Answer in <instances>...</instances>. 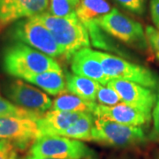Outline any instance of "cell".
Listing matches in <instances>:
<instances>
[{
    "label": "cell",
    "instance_id": "cell-1",
    "mask_svg": "<svg viewBox=\"0 0 159 159\" xmlns=\"http://www.w3.org/2000/svg\"><path fill=\"white\" fill-rule=\"evenodd\" d=\"M3 68L13 78L21 80L48 71H62L55 58L14 41L4 50Z\"/></svg>",
    "mask_w": 159,
    "mask_h": 159
},
{
    "label": "cell",
    "instance_id": "cell-2",
    "mask_svg": "<svg viewBox=\"0 0 159 159\" xmlns=\"http://www.w3.org/2000/svg\"><path fill=\"white\" fill-rule=\"evenodd\" d=\"M34 17L51 31L66 59H71L75 52L90 46L89 32L77 16L57 17L45 11Z\"/></svg>",
    "mask_w": 159,
    "mask_h": 159
},
{
    "label": "cell",
    "instance_id": "cell-3",
    "mask_svg": "<svg viewBox=\"0 0 159 159\" xmlns=\"http://www.w3.org/2000/svg\"><path fill=\"white\" fill-rule=\"evenodd\" d=\"M91 135L92 142L117 148L141 146L148 140L142 126L124 125L97 117Z\"/></svg>",
    "mask_w": 159,
    "mask_h": 159
},
{
    "label": "cell",
    "instance_id": "cell-4",
    "mask_svg": "<svg viewBox=\"0 0 159 159\" xmlns=\"http://www.w3.org/2000/svg\"><path fill=\"white\" fill-rule=\"evenodd\" d=\"M8 35L12 41L23 43L53 58L64 57L53 34L35 17L23 19L12 24Z\"/></svg>",
    "mask_w": 159,
    "mask_h": 159
},
{
    "label": "cell",
    "instance_id": "cell-5",
    "mask_svg": "<svg viewBox=\"0 0 159 159\" xmlns=\"http://www.w3.org/2000/svg\"><path fill=\"white\" fill-rule=\"evenodd\" d=\"M29 155L57 159H95L96 152L84 142L61 135L37 138L29 149Z\"/></svg>",
    "mask_w": 159,
    "mask_h": 159
},
{
    "label": "cell",
    "instance_id": "cell-6",
    "mask_svg": "<svg viewBox=\"0 0 159 159\" xmlns=\"http://www.w3.org/2000/svg\"><path fill=\"white\" fill-rule=\"evenodd\" d=\"M95 22L109 35L140 51L148 49L145 30L139 21L126 16L117 8L95 20Z\"/></svg>",
    "mask_w": 159,
    "mask_h": 159
},
{
    "label": "cell",
    "instance_id": "cell-7",
    "mask_svg": "<svg viewBox=\"0 0 159 159\" xmlns=\"http://www.w3.org/2000/svg\"><path fill=\"white\" fill-rule=\"evenodd\" d=\"M102 64L105 74L111 79L135 82L154 90L157 89L159 80L151 70L107 52L94 51Z\"/></svg>",
    "mask_w": 159,
    "mask_h": 159
},
{
    "label": "cell",
    "instance_id": "cell-8",
    "mask_svg": "<svg viewBox=\"0 0 159 159\" xmlns=\"http://www.w3.org/2000/svg\"><path fill=\"white\" fill-rule=\"evenodd\" d=\"M4 93L15 105L36 113L43 114L52 106V100L47 93L24 80L15 78L6 81Z\"/></svg>",
    "mask_w": 159,
    "mask_h": 159
},
{
    "label": "cell",
    "instance_id": "cell-9",
    "mask_svg": "<svg viewBox=\"0 0 159 159\" xmlns=\"http://www.w3.org/2000/svg\"><path fill=\"white\" fill-rule=\"evenodd\" d=\"M37 119L28 117H0V140L11 142L18 149H25L39 137Z\"/></svg>",
    "mask_w": 159,
    "mask_h": 159
},
{
    "label": "cell",
    "instance_id": "cell-10",
    "mask_svg": "<svg viewBox=\"0 0 159 159\" xmlns=\"http://www.w3.org/2000/svg\"><path fill=\"white\" fill-rule=\"evenodd\" d=\"M49 0H0V32L20 20L47 11Z\"/></svg>",
    "mask_w": 159,
    "mask_h": 159
},
{
    "label": "cell",
    "instance_id": "cell-11",
    "mask_svg": "<svg viewBox=\"0 0 159 159\" xmlns=\"http://www.w3.org/2000/svg\"><path fill=\"white\" fill-rule=\"evenodd\" d=\"M116 91L122 102L142 111L152 112L157 99V92L135 82L123 80L111 79L107 83Z\"/></svg>",
    "mask_w": 159,
    "mask_h": 159
},
{
    "label": "cell",
    "instance_id": "cell-12",
    "mask_svg": "<svg viewBox=\"0 0 159 159\" xmlns=\"http://www.w3.org/2000/svg\"><path fill=\"white\" fill-rule=\"evenodd\" d=\"M93 114L97 118L134 126L148 125L152 118V112L133 107L125 102H120L112 106L97 104Z\"/></svg>",
    "mask_w": 159,
    "mask_h": 159
},
{
    "label": "cell",
    "instance_id": "cell-13",
    "mask_svg": "<svg viewBox=\"0 0 159 159\" xmlns=\"http://www.w3.org/2000/svg\"><path fill=\"white\" fill-rule=\"evenodd\" d=\"M71 69L74 74L94 80L103 86L107 85L111 78L105 74L102 64L94 54V50L83 48L71 57Z\"/></svg>",
    "mask_w": 159,
    "mask_h": 159
},
{
    "label": "cell",
    "instance_id": "cell-14",
    "mask_svg": "<svg viewBox=\"0 0 159 159\" xmlns=\"http://www.w3.org/2000/svg\"><path fill=\"white\" fill-rule=\"evenodd\" d=\"M85 112H70L49 110L37 119L39 137L45 135H61L70 125ZM38 137V138H39Z\"/></svg>",
    "mask_w": 159,
    "mask_h": 159
},
{
    "label": "cell",
    "instance_id": "cell-15",
    "mask_svg": "<svg viewBox=\"0 0 159 159\" xmlns=\"http://www.w3.org/2000/svg\"><path fill=\"white\" fill-rule=\"evenodd\" d=\"M65 78L66 91L87 101H97V93L101 85L99 82L68 72L66 73Z\"/></svg>",
    "mask_w": 159,
    "mask_h": 159
},
{
    "label": "cell",
    "instance_id": "cell-16",
    "mask_svg": "<svg viewBox=\"0 0 159 159\" xmlns=\"http://www.w3.org/2000/svg\"><path fill=\"white\" fill-rule=\"evenodd\" d=\"M24 80L42 89L51 96H57L66 90V78L62 71H48L29 76Z\"/></svg>",
    "mask_w": 159,
    "mask_h": 159
},
{
    "label": "cell",
    "instance_id": "cell-17",
    "mask_svg": "<svg viewBox=\"0 0 159 159\" xmlns=\"http://www.w3.org/2000/svg\"><path fill=\"white\" fill-rule=\"evenodd\" d=\"M66 91L57 95V97L52 101L51 110L93 114L97 105L96 102L87 101L70 92L66 93Z\"/></svg>",
    "mask_w": 159,
    "mask_h": 159
},
{
    "label": "cell",
    "instance_id": "cell-18",
    "mask_svg": "<svg viewBox=\"0 0 159 159\" xmlns=\"http://www.w3.org/2000/svg\"><path fill=\"white\" fill-rule=\"evenodd\" d=\"M111 11L107 0H80L75 8L76 16L83 24L97 20Z\"/></svg>",
    "mask_w": 159,
    "mask_h": 159
},
{
    "label": "cell",
    "instance_id": "cell-19",
    "mask_svg": "<svg viewBox=\"0 0 159 159\" xmlns=\"http://www.w3.org/2000/svg\"><path fill=\"white\" fill-rule=\"evenodd\" d=\"M96 117L92 113L82 114L74 124L70 125L66 131L61 134V136L68 137L79 141H92V129L94 126Z\"/></svg>",
    "mask_w": 159,
    "mask_h": 159
},
{
    "label": "cell",
    "instance_id": "cell-20",
    "mask_svg": "<svg viewBox=\"0 0 159 159\" xmlns=\"http://www.w3.org/2000/svg\"><path fill=\"white\" fill-rule=\"evenodd\" d=\"M43 114L30 111L29 110L19 107L4 97L0 93V117L15 116V117H28L33 119H39Z\"/></svg>",
    "mask_w": 159,
    "mask_h": 159
},
{
    "label": "cell",
    "instance_id": "cell-21",
    "mask_svg": "<svg viewBox=\"0 0 159 159\" xmlns=\"http://www.w3.org/2000/svg\"><path fill=\"white\" fill-rule=\"evenodd\" d=\"M49 12L52 15L63 18L76 17L75 9L69 0H49Z\"/></svg>",
    "mask_w": 159,
    "mask_h": 159
},
{
    "label": "cell",
    "instance_id": "cell-22",
    "mask_svg": "<svg viewBox=\"0 0 159 159\" xmlns=\"http://www.w3.org/2000/svg\"><path fill=\"white\" fill-rule=\"evenodd\" d=\"M97 102H100V104L106 106H112L122 102L119 94L113 89L102 84L100 85L97 91Z\"/></svg>",
    "mask_w": 159,
    "mask_h": 159
},
{
    "label": "cell",
    "instance_id": "cell-23",
    "mask_svg": "<svg viewBox=\"0 0 159 159\" xmlns=\"http://www.w3.org/2000/svg\"><path fill=\"white\" fill-rule=\"evenodd\" d=\"M123 9L135 15H143L146 11L147 0H113Z\"/></svg>",
    "mask_w": 159,
    "mask_h": 159
},
{
    "label": "cell",
    "instance_id": "cell-24",
    "mask_svg": "<svg viewBox=\"0 0 159 159\" xmlns=\"http://www.w3.org/2000/svg\"><path fill=\"white\" fill-rule=\"evenodd\" d=\"M145 34L148 45L150 46L157 58L159 60V29L151 26H147L145 29Z\"/></svg>",
    "mask_w": 159,
    "mask_h": 159
},
{
    "label": "cell",
    "instance_id": "cell-25",
    "mask_svg": "<svg viewBox=\"0 0 159 159\" xmlns=\"http://www.w3.org/2000/svg\"><path fill=\"white\" fill-rule=\"evenodd\" d=\"M157 92V99L156 104L152 110V118H153L154 125L152 136L159 141V83Z\"/></svg>",
    "mask_w": 159,
    "mask_h": 159
},
{
    "label": "cell",
    "instance_id": "cell-26",
    "mask_svg": "<svg viewBox=\"0 0 159 159\" xmlns=\"http://www.w3.org/2000/svg\"><path fill=\"white\" fill-rule=\"evenodd\" d=\"M149 10L154 25L157 29H159V0L149 1Z\"/></svg>",
    "mask_w": 159,
    "mask_h": 159
},
{
    "label": "cell",
    "instance_id": "cell-27",
    "mask_svg": "<svg viewBox=\"0 0 159 159\" xmlns=\"http://www.w3.org/2000/svg\"><path fill=\"white\" fill-rule=\"evenodd\" d=\"M16 149L14 144L10 141L7 140H0V151L5 150H11V149Z\"/></svg>",
    "mask_w": 159,
    "mask_h": 159
},
{
    "label": "cell",
    "instance_id": "cell-28",
    "mask_svg": "<svg viewBox=\"0 0 159 159\" xmlns=\"http://www.w3.org/2000/svg\"><path fill=\"white\" fill-rule=\"evenodd\" d=\"M15 155H17L15 148L11 150L0 151V159H11Z\"/></svg>",
    "mask_w": 159,
    "mask_h": 159
},
{
    "label": "cell",
    "instance_id": "cell-29",
    "mask_svg": "<svg viewBox=\"0 0 159 159\" xmlns=\"http://www.w3.org/2000/svg\"><path fill=\"white\" fill-rule=\"evenodd\" d=\"M21 159H57V158H51V157H35V156H32V155H28L26 157H24Z\"/></svg>",
    "mask_w": 159,
    "mask_h": 159
},
{
    "label": "cell",
    "instance_id": "cell-30",
    "mask_svg": "<svg viewBox=\"0 0 159 159\" xmlns=\"http://www.w3.org/2000/svg\"><path fill=\"white\" fill-rule=\"evenodd\" d=\"M70 2H71V4H72V6H74V9L78 6V5L80 4V0H69Z\"/></svg>",
    "mask_w": 159,
    "mask_h": 159
},
{
    "label": "cell",
    "instance_id": "cell-31",
    "mask_svg": "<svg viewBox=\"0 0 159 159\" xmlns=\"http://www.w3.org/2000/svg\"><path fill=\"white\" fill-rule=\"evenodd\" d=\"M154 159H159V151H157V152L156 153V155H155V157H154Z\"/></svg>",
    "mask_w": 159,
    "mask_h": 159
},
{
    "label": "cell",
    "instance_id": "cell-32",
    "mask_svg": "<svg viewBox=\"0 0 159 159\" xmlns=\"http://www.w3.org/2000/svg\"><path fill=\"white\" fill-rule=\"evenodd\" d=\"M11 159H17V155H15V156H14V157H13Z\"/></svg>",
    "mask_w": 159,
    "mask_h": 159
}]
</instances>
